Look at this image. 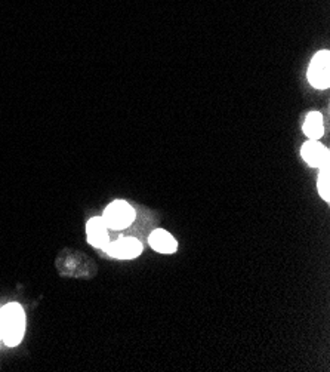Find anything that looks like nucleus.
<instances>
[{
  "label": "nucleus",
  "instance_id": "obj_1",
  "mask_svg": "<svg viewBox=\"0 0 330 372\" xmlns=\"http://www.w3.org/2000/svg\"><path fill=\"white\" fill-rule=\"evenodd\" d=\"M55 266L59 276L73 279H90L98 270L94 260H90L86 254L75 250L61 251L55 260Z\"/></svg>",
  "mask_w": 330,
  "mask_h": 372
},
{
  "label": "nucleus",
  "instance_id": "obj_2",
  "mask_svg": "<svg viewBox=\"0 0 330 372\" xmlns=\"http://www.w3.org/2000/svg\"><path fill=\"white\" fill-rule=\"evenodd\" d=\"M0 324H2V338L8 346H18L26 333V313L24 308L11 303L0 310Z\"/></svg>",
  "mask_w": 330,
  "mask_h": 372
},
{
  "label": "nucleus",
  "instance_id": "obj_7",
  "mask_svg": "<svg viewBox=\"0 0 330 372\" xmlns=\"http://www.w3.org/2000/svg\"><path fill=\"white\" fill-rule=\"evenodd\" d=\"M301 154L304 160L314 168H323L324 165H329L330 162L329 150L324 146H322L320 142H317L316 140L307 141L302 146Z\"/></svg>",
  "mask_w": 330,
  "mask_h": 372
},
{
  "label": "nucleus",
  "instance_id": "obj_9",
  "mask_svg": "<svg viewBox=\"0 0 330 372\" xmlns=\"http://www.w3.org/2000/svg\"><path fill=\"white\" fill-rule=\"evenodd\" d=\"M304 133L309 140H316V141L323 137L324 125H323L322 113H318V111L309 113L304 122Z\"/></svg>",
  "mask_w": 330,
  "mask_h": 372
},
{
  "label": "nucleus",
  "instance_id": "obj_8",
  "mask_svg": "<svg viewBox=\"0 0 330 372\" xmlns=\"http://www.w3.org/2000/svg\"><path fill=\"white\" fill-rule=\"evenodd\" d=\"M148 242L153 250L160 254H173L178 250V243L175 241V237L163 229L154 230L148 237Z\"/></svg>",
  "mask_w": 330,
  "mask_h": 372
},
{
  "label": "nucleus",
  "instance_id": "obj_11",
  "mask_svg": "<svg viewBox=\"0 0 330 372\" xmlns=\"http://www.w3.org/2000/svg\"><path fill=\"white\" fill-rule=\"evenodd\" d=\"M0 338H2V324H0Z\"/></svg>",
  "mask_w": 330,
  "mask_h": 372
},
{
  "label": "nucleus",
  "instance_id": "obj_6",
  "mask_svg": "<svg viewBox=\"0 0 330 372\" xmlns=\"http://www.w3.org/2000/svg\"><path fill=\"white\" fill-rule=\"evenodd\" d=\"M86 234H88V242L92 246L106 251V248L110 243V234H108V225L102 216H94V218H90L88 221Z\"/></svg>",
  "mask_w": 330,
  "mask_h": 372
},
{
  "label": "nucleus",
  "instance_id": "obj_4",
  "mask_svg": "<svg viewBox=\"0 0 330 372\" xmlns=\"http://www.w3.org/2000/svg\"><path fill=\"white\" fill-rule=\"evenodd\" d=\"M308 80L317 89H327L330 84V54L320 50L313 58L308 68Z\"/></svg>",
  "mask_w": 330,
  "mask_h": 372
},
{
  "label": "nucleus",
  "instance_id": "obj_3",
  "mask_svg": "<svg viewBox=\"0 0 330 372\" xmlns=\"http://www.w3.org/2000/svg\"><path fill=\"white\" fill-rule=\"evenodd\" d=\"M102 218L106 220L110 229L123 230L135 220V211H133V208L128 202L115 201L107 206Z\"/></svg>",
  "mask_w": 330,
  "mask_h": 372
},
{
  "label": "nucleus",
  "instance_id": "obj_5",
  "mask_svg": "<svg viewBox=\"0 0 330 372\" xmlns=\"http://www.w3.org/2000/svg\"><path fill=\"white\" fill-rule=\"evenodd\" d=\"M106 252L119 260H132L142 252V243L135 237H122L116 242H110L106 248Z\"/></svg>",
  "mask_w": 330,
  "mask_h": 372
},
{
  "label": "nucleus",
  "instance_id": "obj_10",
  "mask_svg": "<svg viewBox=\"0 0 330 372\" xmlns=\"http://www.w3.org/2000/svg\"><path fill=\"white\" fill-rule=\"evenodd\" d=\"M320 169L322 171H320L318 180H317V189H318L320 196H322L326 202H329L330 201V180H329L330 168H329V165H324V167Z\"/></svg>",
  "mask_w": 330,
  "mask_h": 372
}]
</instances>
